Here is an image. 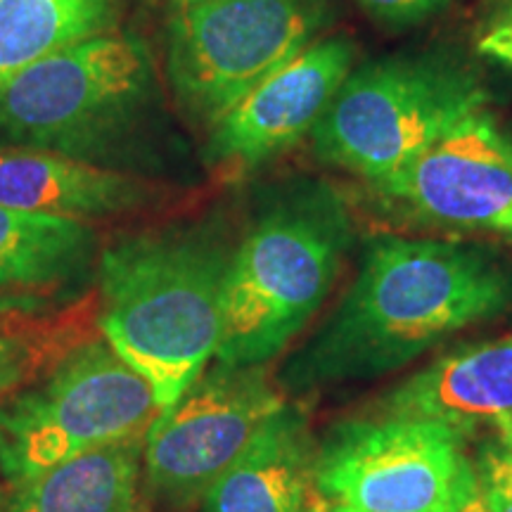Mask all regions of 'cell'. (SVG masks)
<instances>
[{"instance_id":"6da1fadb","label":"cell","mask_w":512,"mask_h":512,"mask_svg":"<svg viewBox=\"0 0 512 512\" xmlns=\"http://www.w3.org/2000/svg\"><path fill=\"white\" fill-rule=\"evenodd\" d=\"M512 311V268L467 242L380 235L342 302L280 382L292 392L399 370L472 325Z\"/></svg>"},{"instance_id":"7a4b0ae2","label":"cell","mask_w":512,"mask_h":512,"mask_svg":"<svg viewBox=\"0 0 512 512\" xmlns=\"http://www.w3.org/2000/svg\"><path fill=\"white\" fill-rule=\"evenodd\" d=\"M230 249L209 228L126 235L100 254V330L169 408L216 358Z\"/></svg>"},{"instance_id":"3957f363","label":"cell","mask_w":512,"mask_h":512,"mask_svg":"<svg viewBox=\"0 0 512 512\" xmlns=\"http://www.w3.org/2000/svg\"><path fill=\"white\" fill-rule=\"evenodd\" d=\"M349 242V211L330 185L299 183L275 197L230 254L216 363L273 361L323 306Z\"/></svg>"},{"instance_id":"277c9868","label":"cell","mask_w":512,"mask_h":512,"mask_svg":"<svg viewBox=\"0 0 512 512\" xmlns=\"http://www.w3.org/2000/svg\"><path fill=\"white\" fill-rule=\"evenodd\" d=\"M155 93L152 57L140 38L93 36L0 88V147L110 162L150 117Z\"/></svg>"},{"instance_id":"5b68a950","label":"cell","mask_w":512,"mask_h":512,"mask_svg":"<svg viewBox=\"0 0 512 512\" xmlns=\"http://www.w3.org/2000/svg\"><path fill=\"white\" fill-rule=\"evenodd\" d=\"M159 413L150 384L105 337L76 344L0 401V477L17 489L95 448L143 437Z\"/></svg>"},{"instance_id":"8992f818","label":"cell","mask_w":512,"mask_h":512,"mask_svg":"<svg viewBox=\"0 0 512 512\" xmlns=\"http://www.w3.org/2000/svg\"><path fill=\"white\" fill-rule=\"evenodd\" d=\"M486 102L477 76L444 57H389L351 69L311 131L320 162L384 181Z\"/></svg>"},{"instance_id":"52a82bcc","label":"cell","mask_w":512,"mask_h":512,"mask_svg":"<svg viewBox=\"0 0 512 512\" xmlns=\"http://www.w3.org/2000/svg\"><path fill=\"white\" fill-rule=\"evenodd\" d=\"M330 0H204L176 10L166 74L190 117L214 126L266 76L318 41Z\"/></svg>"},{"instance_id":"ba28073f","label":"cell","mask_w":512,"mask_h":512,"mask_svg":"<svg viewBox=\"0 0 512 512\" xmlns=\"http://www.w3.org/2000/svg\"><path fill=\"white\" fill-rule=\"evenodd\" d=\"M463 460V437L439 422L349 420L316 448L313 484L337 512H437Z\"/></svg>"},{"instance_id":"9c48e42d","label":"cell","mask_w":512,"mask_h":512,"mask_svg":"<svg viewBox=\"0 0 512 512\" xmlns=\"http://www.w3.org/2000/svg\"><path fill=\"white\" fill-rule=\"evenodd\" d=\"M285 399L266 366L216 363L176 403L164 408L143 437V484L174 503H190L233 465Z\"/></svg>"},{"instance_id":"30bf717a","label":"cell","mask_w":512,"mask_h":512,"mask_svg":"<svg viewBox=\"0 0 512 512\" xmlns=\"http://www.w3.org/2000/svg\"><path fill=\"white\" fill-rule=\"evenodd\" d=\"M373 188L422 226L512 235V136L482 105Z\"/></svg>"},{"instance_id":"8fae6325","label":"cell","mask_w":512,"mask_h":512,"mask_svg":"<svg viewBox=\"0 0 512 512\" xmlns=\"http://www.w3.org/2000/svg\"><path fill=\"white\" fill-rule=\"evenodd\" d=\"M354 57L347 36L313 41L211 126L209 162L249 169L311 136L354 69Z\"/></svg>"},{"instance_id":"7c38bea8","label":"cell","mask_w":512,"mask_h":512,"mask_svg":"<svg viewBox=\"0 0 512 512\" xmlns=\"http://www.w3.org/2000/svg\"><path fill=\"white\" fill-rule=\"evenodd\" d=\"M384 415L446 425L460 437L512 425V332L437 358L384 399Z\"/></svg>"},{"instance_id":"4fadbf2b","label":"cell","mask_w":512,"mask_h":512,"mask_svg":"<svg viewBox=\"0 0 512 512\" xmlns=\"http://www.w3.org/2000/svg\"><path fill=\"white\" fill-rule=\"evenodd\" d=\"M316 446L306 418L280 408L204 494L207 512H313Z\"/></svg>"},{"instance_id":"5bb4252c","label":"cell","mask_w":512,"mask_h":512,"mask_svg":"<svg viewBox=\"0 0 512 512\" xmlns=\"http://www.w3.org/2000/svg\"><path fill=\"white\" fill-rule=\"evenodd\" d=\"M150 197L138 178L46 150L0 147V204L88 221L133 211Z\"/></svg>"},{"instance_id":"9a60e30c","label":"cell","mask_w":512,"mask_h":512,"mask_svg":"<svg viewBox=\"0 0 512 512\" xmlns=\"http://www.w3.org/2000/svg\"><path fill=\"white\" fill-rule=\"evenodd\" d=\"M143 437L95 448L43 472L12 489L3 512H133L143 484Z\"/></svg>"},{"instance_id":"2e32d148","label":"cell","mask_w":512,"mask_h":512,"mask_svg":"<svg viewBox=\"0 0 512 512\" xmlns=\"http://www.w3.org/2000/svg\"><path fill=\"white\" fill-rule=\"evenodd\" d=\"M95 254L86 221L29 214L0 204V297L74 283Z\"/></svg>"},{"instance_id":"e0dca14e","label":"cell","mask_w":512,"mask_h":512,"mask_svg":"<svg viewBox=\"0 0 512 512\" xmlns=\"http://www.w3.org/2000/svg\"><path fill=\"white\" fill-rule=\"evenodd\" d=\"M114 0H0V88L46 57L110 34Z\"/></svg>"},{"instance_id":"ac0fdd59","label":"cell","mask_w":512,"mask_h":512,"mask_svg":"<svg viewBox=\"0 0 512 512\" xmlns=\"http://www.w3.org/2000/svg\"><path fill=\"white\" fill-rule=\"evenodd\" d=\"M50 351L53 344L43 337L0 328V401L46 370L55 361Z\"/></svg>"},{"instance_id":"d6986e66","label":"cell","mask_w":512,"mask_h":512,"mask_svg":"<svg viewBox=\"0 0 512 512\" xmlns=\"http://www.w3.org/2000/svg\"><path fill=\"white\" fill-rule=\"evenodd\" d=\"M472 467L486 510L512 512V448L501 439L489 441L479 448Z\"/></svg>"},{"instance_id":"ffe728a7","label":"cell","mask_w":512,"mask_h":512,"mask_svg":"<svg viewBox=\"0 0 512 512\" xmlns=\"http://www.w3.org/2000/svg\"><path fill=\"white\" fill-rule=\"evenodd\" d=\"M373 22L387 29H406L425 22L451 0H356Z\"/></svg>"},{"instance_id":"44dd1931","label":"cell","mask_w":512,"mask_h":512,"mask_svg":"<svg viewBox=\"0 0 512 512\" xmlns=\"http://www.w3.org/2000/svg\"><path fill=\"white\" fill-rule=\"evenodd\" d=\"M437 512H489L482 494H479L475 467H472L470 458L463 460V465H460L458 475L453 479L451 489H448L444 503L439 505Z\"/></svg>"},{"instance_id":"7402d4cb","label":"cell","mask_w":512,"mask_h":512,"mask_svg":"<svg viewBox=\"0 0 512 512\" xmlns=\"http://www.w3.org/2000/svg\"><path fill=\"white\" fill-rule=\"evenodd\" d=\"M477 50L486 60L512 69V34H482Z\"/></svg>"},{"instance_id":"603a6c76","label":"cell","mask_w":512,"mask_h":512,"mask_svg":"<svg viewBox=\"0 0 512 512\" xmlns=\"http://www.w3.org/2000/svg\"><path fill=\"white\" fill-rule=\"evenodd\" d=\"M484 34H512V0H498Z\"/></svg>"},{"instance_id":"cb8c5ba5","label":"cell","mask_w":512,"mask_h":512,"mask_svg":"<svg viewBox=\"0 0 512 512\" xmlns=\"http://www.w3.org/2000/svg\"><path fill=\"white\" fill-rule=\"evenodd\" d=\"M496 434H498V439L505 441V444L512 448V425H501L496 430Z\"/></svg>"},{"instance_id":"d4e9b609","label":"cell","mask_w":512,"mask_h":512,"mask_svg":"<svg viewBox=\"0 0 512 512\" xmlns=\"http://www.w3.org/2000/svg\"><path fill=\"white\" fill-rule=\"evenodd\" d=\"M166 3L176 5V10H181V8H188V5H195V3H204V0H166Z\"/></svg>"},{"instance_id":"484cf974","label":"cell","mask_w":512,"mask_h":512,"mask_svg":"<svg viewBox=\"0 0 512 512\" xmlns=\"http://www.w3.org/2000/svg\"><path fill=\"white\" fill-rule=\"evenodd\" d=\"M313 512H337V510H332V508H328V505H323V503H316V508H313Z\"/></svg>"},{"instance_id":"4316f807","label":"cell","mask_w":512,"mask_h":512,"mask_svg":"<svg viewBox=\"0 0 512 512\" xmlns=\"http://www.w3.org/2000/svg\"><path fill=\"white\" fill-rule=\"evenodd\" d=\"M3 479V477H0ZM5 503H8V498H5V494H3V484H0V512L5 510Z\"/></svg>"}]
</instances>
